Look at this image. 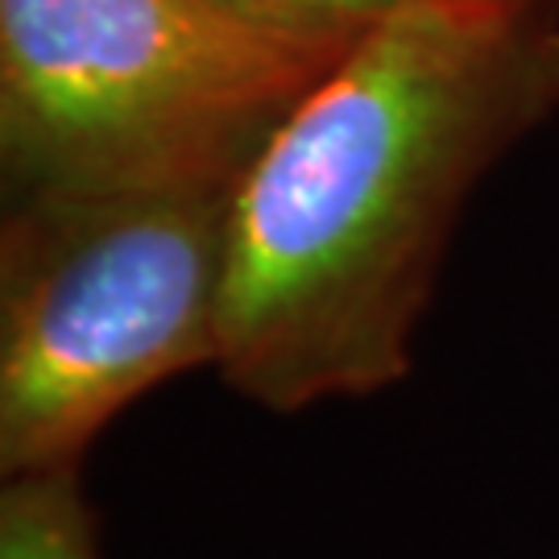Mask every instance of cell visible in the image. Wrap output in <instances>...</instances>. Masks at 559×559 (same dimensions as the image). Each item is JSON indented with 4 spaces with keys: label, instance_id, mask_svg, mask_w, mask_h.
I'll list each match as a JSON object with an SVG mask.
<instances>
[{
    "label": "cell",
    "instance_id": "cell-1",
    "mask_svg": "<svg viewBox=\"0 0 559 559\" xmlns=\"http://www.w3.org/2000/svg\"><path fill=\"white\" fill-rule=\"evenodd\" d=\"M556 108L559 17L510 0H411L344 50L237 182L221 378L278 415L406 378L464 203Z\"/></svg>",
    "mask_w": 559,
    "mask_h": 559
},
{
    "label": "cell",
    "instance_id": "cell-2",
    "mask_svg": "<svg viewBox=\"0 0 559 559\" xmlns=\"http://www.w3.org/2000/svg\"><path fill=\"white\" fill-rule=\"evenodd\" d=\"M237 182L25 195L0 224V477L80 468L141 394L221 357Z\"/></svg>",
    "mask_w": 559,
    "mask_h": 559
},
{
    "label": "cell",
    "instance_id": "cell-3",
    "mask_svg": "<svg viewBox=\"0 0 559 559\" xmlns=\"http://www.w3.org/2000/svg\"><path fill=\"white\" fill-rule=\"evenodd\" d=\"M336 59L216 0H0L4 200L240 182Z\"/></svg>",
    "mask_w": 559,
    "mask_h": 559
},
{
    "label": "cell",
    "instance_id": "cell-4",
    "mask_svg": "<svg viewBox=\"0 0 559 559\" xmlns=\"http://www.w3.org/2000/svg\"><path fill=\"white\" fill-rule=\"evenodd\" d=\"M0 559H100L80 468L4 480Z\"/></svg>",
    "mask_w": 559,
    "mask_h": 559
},
{
    "label": "cell",
    "instance_id": "cell-5",
    "mask_svg": "<svg viewBox=\"0 0 559 559\" xmlns=\"http://www.w3.org/2000/svg\"><path fill=\"white\" fill-rule=\"evenodd\" d=\"M265 34L344 55L411 0H216Z\"/></svg>",
    "mask_w": 559,
    "mask_h": 559
},
{
    "label": "cell",
    "instance_id": "cell-6",
    "mask_svg": "<svg viewBox=\"0 0 559 559\" xmlns=\"http://www.w3.org/2000/svg\"><path fill=\"white\" fill-rule=\"evenodd\" d=\"M510 4H522V9H535V13H551V17H559V0H510Z\"/></svg>",
    "mask_w": 559,
    "mask_h": 559
}]
</instances>
